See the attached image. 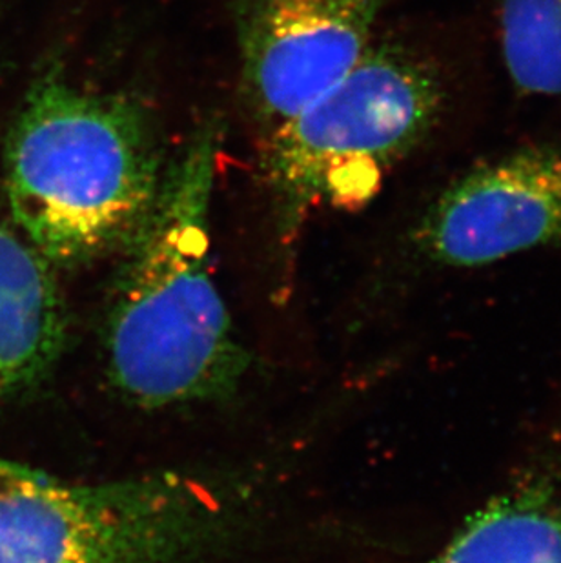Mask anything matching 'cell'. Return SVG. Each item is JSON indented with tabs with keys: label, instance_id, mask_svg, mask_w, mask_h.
<instances>
[{
	"label": "cell",
	"instance_id": "1",
	"mask_svg": "<svg viewBox=\"0 0 561 563\" xmlns=\"http://www.w3.org/2000/svg\"><path fill=\"white\" fill-rule=\"evenodd\" d=\"M219 143L218 119L194 130L124 246L108 313V368L113 385L148 409L219 398L246 368L210 271Z\"/></svg>",
	"mask_w": 561,
	"mask_h": 563
},
{
	"label": "cell",
	"instance_id": "2",
	"mask_svg": "<svg viewBox=\"0 0 561 563\" xmlns=\"http://www.w3.org/2000/svg\"><path fill=\"white\" fill-rule=\"evenodd\" d=\"M166 165L141 102L80 88L54 64L33 80L6 135V199L50 265H85L124 251L157 201Z\"/></svg>",
	"mask_w": 561,
	"mask_h": 563
},
{
	"label": "cell",
	"instance_id": "3",
	"mask_svg": "<svg viewBox=\"0 0 561 563\" xmlns=\"http://www.w3.org/2000/svg\"><path fill=\"white\" fill-rule=\"evenodd\" d=\"M447 107L435 60L405 44L372 43L349 74L268 130L261 172L285 240L314 210L365 207L440 126Z\"/></svg>",
	"mask_w": 561,
	"mask_h": 563
},
{
	"label": "cell",
	"instance_id": "4",
	"mask_svg": "<svg viewBox=\"0 0 561 563\" xmlns=\"http://www.w3.org/2000/svg\"><path fill=\"white\" fill-rule=\"evenodd\" d=\"M233 529L232 498L191 474L74 484L0 454V563H213Z\"/></svg>",
	"mask_w": 561,
	"mask_h": 563
},
{
	"label": "cell",
	"instance_id": "5",
	"mask_svg": "<svg viewBox=\"0 0 561 563\" xmlns=\"http://www.w3.org/2000/svg\"><path fill=\"white\" fill-rule=\"evenodd\" d=\"M393 0H235L244 96L271 130L329 90L372 44Z\"/></svg>",
	"mask_w": 561,
	"mask_h": 563
},
{
	"label": "cell",
	"instance_id": "6",
	"mask_svg": "<svg viewBox=\"0 0 561 563\" xmlns=\"http://www.w3.org/2000/svg\"><path fill=\"white\" fill-rule=\"evenodd\" d=\"M416 241L429 260L454 268L560 246V146H521L463 172L427 207Z\"/></svg>",
	"mask_w": 561,
	"mask_h": 563
},
{
	"label": "cell",
	"instance_id": "7",
	"mask_svg": "<svg viewBox=\"0 0 561 563\" xmlns=\"http://www.w3.org/2000/svg\"><path fill=\"white\" fill-rule=\"evenodd\" d=\"M66 340L48 261L0 223V405L46 376Z\"/></svg>",
	"mask_w": 561,
	"mask_h": 563
},
{
	"label": "cell",
	"instance_id": "8",
	"mask_svg": "<svg viewBox=\"0 0 561 563\" xmlns=\"http://www.w3.org/2000/svg\"><path fill=\"white\" fill-rule=\"evenodd\" d=\"M424 563H561V489L530 478L496 496Z\"/></svg>",
	"mask_w": 561,
	"mask_h": 563
},
{
	"label": "cell",
	"instance_id": "9",
	"mask_svg": "<svg viewBox=\"0 0 561 563\" xmlns=\"http://www.w3.org/2000/svg\"><path fill=\"white\" fill-rule=\"evenodd\" d=\"M499 46L519 93L561 96V0H502Z\"/></svg>",
	"mask_w": 561,
	"mask_h": 563
},
{
	"label": "cell",
	"instance_id": "10",
	"mask_svg": "<svg viewBox=\"0 0 561 563\" xmlns=\"http://www.w3.org/2000/svg\"><path fill=\"white\" fill-rule=\"evenodd\" d=\"M0 2H2V0H0Z\"/></svg>",
	"mask_w": 561,
	"mask_h": 563
}]
</instances>
